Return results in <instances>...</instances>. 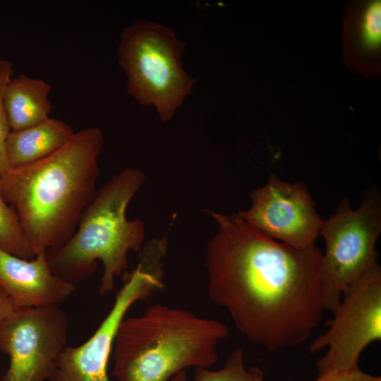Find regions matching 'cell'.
I'll return each instance as SVG.
<instances>
[{
    "label": "cell",
    "mask_w": 381,
    "mask_h": 381,
    "mask_svg": "<svg viewBox=\"0 0 381 381\" xmlns=\"http://www.w3.org/2000/svg\"><path fill=\"white\" fill-rule=\"evenodd\" d=\"M217 231L206 247L207 294L248 339L270 351L296 346L322 321V253L264 235L238 213L208 211Z\"/></svg>",
    "instance_id": "cell-1"
},
{
    "label": "cell",
    "mask_w": 381,
    "mask_h": 381,
    "mask_svg": "<svg viewBox=\"0 0 381 381\" xmlns=\"http://www.w3.org/2000/svg\"><path fill=\"white\" fill-rule=\"evenodd\" d=\"M104 145L96 127L75 133L47 157L10 169L1 192L19 218L30 259L64 245L97 193V158Z\"/></svg>",
    "instance_id": "cell-2"
},
{
    "label": "cell",
    "mask_w": 381,
    "mask_h": 381,
    "mask_svg": "<svg viewBox=\"0 0 381 381\" xmlns=\"http://www.w3.org/2000/svg\"><path fill=\"white\" fill-rule=\"evenodd\" d=\"M229 334L223 322L161 303L124 318L112 350L116 381H170L188 368H210Z\"/></svg>",
    "instance_id": "cell-3"
},
{
    "label": "cell",
    "mask_w": 381,
    "mask_h": 381,
    "mask_svg": "<svg viewBox=\"0 0 381 381\" xmlns=\"http://www.w3.org/2000/svg\"><path fill=\"white\" fill-rule=\"evenodd\" d=\"M145 180L139 169L128 167L97 191L71 238L47 251L55 274L75 285L92 275L100 260L103 273L99 294L106 295L114 289L115 279L128 267V253L140 251L144 246V223L128 219L126 214Z\"/></svg>",
    "instance_id": "cell-4"
},
{
    "label": "cell",
    "mask_w": 381,
    "mask_h": 381,
    "mask_svg": "<svg viewBox=\"0 0 381 381\" xmlns=\"http://www.w3.org/2000/svg\"><path fill=\"white\" fill-rule=\"evenodd\" d=\"M185 47L173 30L143 20L125 28L117 46L128 93L140 104L155 107L163 122L171 120L196 82L182 66Z\"/></svg>",
    "instance_id": "cell-5"
},
{
    "label": "cell",
    "mask_w": 381,
    "mask_h": 381,
    "mask_svg": "<svg viewBox=\"0 0 381 381\" xmlns=\"http://www.w3.org/2000/svg\"><path fill=\"white\" fill-rule=\"evenodd\" d=\"M381 232V200L368 193L352 210L343 200L335 213L323 221L320 231L325 250L320 264L321 296L325 310L334 313L345 289L377 262L375 244Z\"/></svg>",
    "instance_id": "cell-6"
},
{
    "label": "cell",
    "mask_w": 381,
    "mask_h": 381,
    "mask_svg": "<svg viewBox=\"0 0 381 381\" xmlns=\"http://www.w3.org/2000/svg\"><path fill=\"white\" fill-rule=\"evenodd\" d=\"M164 257V251L155 246L140 251L136 267L126 276L99 327L81 345L62 350L48 381H110L108 363L119 325L135 303L163 289Z\"/></svg>",
    "instance_id": "cell-7"
},
{
    "label": "cell",
    "mask_w": 381,
    "mask_h": 381,
    "mask_svg": "<svg viewBox=\"0 0 381 381\" xmlns=\"http://www.w3.org/2000/svg\"><path fill=\"white\" fill-rule=\"evenodd\" d=\"M328 329L309 346L311 353L327 348L316 363L318 377L358 367L362 351L381 339V267L378 262L344 291Z\"/></svg>",
    "instance_id": "cell-8"
},
{
    "label": "cell",
    "mask_w": 381,
    "mask_h": 381,
    "mask_svg": "<svg viewBox=\"0 0 381 381\" xmlns=\"http://www.w3.org/2000/svg\"><path fill=\"white\" fill-rule=\"evenodd\" d=\"M68 328L59 306L15 308L0 324V351L10 361L3 381H48Z\"/></svg>",
    "instance_id": "cell-9"
},
{
    "label": "cell",
    "mask_w": 381,
    "mask_h": 381,
    "mask_svg": "<svg viewBox=\"0 0 381 381\" xmlns=\"http://www.w3.org/2000/svg\"><path fill=\"white\" fill-rule=\"evenodd\" d=\"M252 205L238 214L267 237L288 246H315L323 220L306 186L285 182L272 174L266 184L252 190Z\"/></svg>",
    "instance_id": "cell-10"
},
{
    "label": "cell",
    "mask_w": 381,
    "mask_h": 381,
    "mask_svg": "<svg viewBox=\"0 0 381 381\" xmlns=\"http://www.w3.org/2000/svg\"><path fill=\"white\" fill-rule=\"evenodd\" d=\"M0 285L15 308L59 306L75 290V286L55 274L47 252L32 259L13 255L0 248Z\"/></svg>",
    "instance_id": "cell-11"
},
{
    "label": "cell",
    "mask_w": 381,
    "mask_h": 381,
    "mask_svg": "<svg viewBox=\"0 0 381 381\" xmlns=\"http://www.w3.org/2000/svg\"><path fill=\"white\" fill-rule=\"evenodd\" d=\"M74 133L68 124L52 118L23 129L11 131L5 147L10 169L47 157L66 145Z\"/></svg>",
    "instance_id": "cell-12"
},
{
    "label": "cell",
    "mask_w": 381,
    "mask_h": 381,
    "mask_svg": "<svg viewBox=\"0 0 381 381\" xmlns=\"http://www.w3.org/2000/svg\"><path fill=\"white\" fill-rule=\"evenodd\" d=\"M51 86L40 78L19 75L4 92V107L11 131H18L47 119L52 109Z\"/></svg>",
    "instance_id": "cell-13"
},
{
    "label": "cell",
    "mask_w": 381,
    "mask_h": 381,
    "mask_svg": "<svg viewBox=\"0 0 381 381\" xmlns=\"http://www.w3.org/2000/svg\"><path fill=\"white\" fill-rule=\"evenodd\" d=\"M194 381H265L264 373L258 366L247 368L241 348L234 350L224 365L218 370L196 368Z\"/></svg>",
    "instance_id": "cell-14"
},
{
    "label": "cell",
    "mask_w": 381,
    "mask_h": 381,
    "mask_svg": "<svg viewBox=\"0 0 381 381\" xmlns=\"http://www.w3.org/2000/svg\"><path fill=\"white\" fill-rule=\"evenodd\" d=\"M0 248L17 257L30 259L24 234L18 214L7 205L0 179Z\"/></svg>",
    "instance_id": "cell-15"
},
{
    "label": "cell",
    "mask_w": 381,
    "mask_h": 381,
    "mask_svg": "<svg viewBox=\"0 0 381 381\" xmlns=\"http://www.w3.org/2000/svg\"><path fill=\"white\" fill-rule=\"evenodd\" d=\"M12 61L0 59V178L9 169L6 156V142L11 132L4 107V92L13 73Z\"/></svg>",
    "instance_id": "cell-16"
},
{
    "label": "cell",
    "mask_w": 381,
    "mask_h": 381,
    "mask_svg": "<svg viewBox=\"0 0 381 381\" xmlns=\"http://www.w3.org/2000/svg\"><path fill=\"white\" fill-rule=\"evenodd\" d=\"M362 38L369 48H377L381 40V4L375 1L367 8L363 18Z\"/></svg>",
    "instance_id": "cell-17"
},
{
    "label": "cell",
    "mask_w": 381,
    "mask_h": 381,
    "mask_svg": "<svg viewBox=\"0 0 381 381\" xmlns=\"http://www.w3.org/2000/svg\"><path fill=\"white\" fill-rule=\"evenodd\" d=\"M315 381H381V377L363 372L358 367L337 375L318 377Z\"/></svg>",
    "instance_id": "cell-18"
},
{
    "label": "cell",
    "mask_w": 381,
    "mask_h": 381,
    "mask_svg": "<svg viewBox=\"0 0 381 381\" xmlns=\"http://www.w3.org/2000/svg\"><path fill=\"white\" fill-rule=\"evenodd\" d=\"M15 310L13 301L0 285V324Z\"/></svg>",
    "instance_id": "cell-19"
},
{
    "label": "cell",
    "mask_w": 381,
    "mask_h": 381,
    "mask_svg": "<svg viewBox=\"0 0 381 381\" xmlns=\"http://www.w3.org/2000/svg\"><path fill=\"white\" fill-rule=\"evenodd\" d=\"M170 381H188L186 370H183L176 375Z\"/></svg>",
    "instance_id": "cell-20"
}]
</instances>
